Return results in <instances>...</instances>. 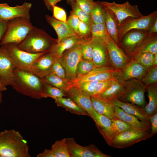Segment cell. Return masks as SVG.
Listing matches in <instances>:
<instances>
[{
    "instance_id": "6da1fadb",
    "label": "cell",
    "mask_w": 157,
    "mask_h": 157,
    "mask_svg": "<svg viewBox=\"0 0 157 157\" xmlns=\"http://www.w3.org/2000/svg\"><path fill=\"white\" fill-rule=\"evenodd\" d=\"M11 87L18 93L35 99L43 98L41 78L28 71L15 67Z\"/></svg>"
},
{
    "instance_id": "7a4b0ae2",
    "label": "cell",
    "mask_w": 157,
    "mask_h": 157,
    "mask_svg": "<svg viewBox=\"0 0 157 157\" xmlns=\"http://www.w3.org/2000/svg\"><path fill=\"white\" fill-rule=\"evenodd\" d=\"M27 141L14 129L0 132V157H30Z\"/></svg>"
},
{
    "instance_id": "3957f363",
    "label": "cell",
    "mask_w": 157,
    "mask_h": 157,
    "mask_svg": "<svg viewBox=\"0 0 157 157\" xmlns=\"http://www.w3.org/2000/svg\"><path fill=\"white\" fill-rule=\"evenodd\" d=\"M57 39L44 30L33 26L24 39L17 44L20 49L33 53L49 52L57 43Z\"/></svg>"
},
{
    "instance_id": "277c9868",
    "label": "cell",
    "mask_w": 157,
    "mask_h": 157,
    "mask_svg": "<svg viewBox=\"0 0 157 157\" xmlns=\"http://www.w3.org/2000/svg\"><path fill=\"white\" fill-rule=\"evenodd\" d=\"M33 26L30 19L24 17H18L9 21L0 46L10 43L18 44L24 39Z\"/></svg>"
},
{
    "instance_id": "5b68a950",
    "label": "cell",
    "mask_w": 157,
    "mask_h": 157,
    "mask_svg": "<svg viewBox=\"0 0 157 157\" xmlns=\"http://www.w3.org/2000/svg\"><path fill=\"white\" fill-rule=\"evenodd\" d=\"M151 137L149 131L132 128L115 136L107 144L115 148L123 149Z\"/></svg>"
},
{
    "instance_id": "8992f818",
    "label": "cell",
    "mask_w": 157,
    "mask_h": 157,
    "mask_svg": "<svg viewBox=\"0 0 157 157\" xmlns=\"http://www.w3.org/2000/svg\"><path fill=\"white\" fill-rule=\"evenodd\" d=\"M146 86L140 79L133 78L125 81L124 89L118 99L144 108L145 106Z\"/></svg>"
},
{
    "instance_id": "52a82bcc",
    "label": "cell",
    "mask_w": 157,
    "mask_h": 157,
    "mask_svg": "<svg viewBox=\"0 0 157 157\" xmlns=\"http://www.w3.org/2000/svg\"><path fill=\"white\" fill-rule=\"evenodd\" d=\"M83 43L77 44L65 50L58 59L65 69L66 79L69 82L76 77L77 66L82 58L81 46Z\"/></svg>"
},
{
    "instance_id": "ba28073f",
    "label": "cell",
    "mask_w": 157,
    "mask_h": 157,
    "mask_svg": "<svg viewBox=\"0 0 157 157\" xmlns=\"http://www.w3.org/2000/svg\"><path fill=\"white\" fill-rule=\"evenodd\" d=\"M13 61L16 67L31 72L32 66L40 57L48 52L30 53L19 49L17 44H8L4 45Z\"/></svg>"
},
{
    "instance_id": "9c48e42d",
    "label": "cell",
    "mask_w": 157,
    "mask_h": 157,
    "mask_svg": "<svg viewBox=\"0 0 157 157\" xmlns=\"http://www.w3.org/2000/svg\"><path fill=\"white\" fill-rule=\"evenodd\" d=\"M156 18L157 10L141 17L135 18L129 17L126 18L118 25V38L119 42L126 33L132 30L149 31Z\"/></svg>"
},
{
    "instance_id": "30bf717a",
    "label": "cell",
    "mask_w": 157,
    "mask_h": 157,
    "mask_svg": "<svg viewBox=\"0 0 157 157\" xmlns=\"http://www.w3.org/2000/svg\"><path fill=\"white\" fill-rule=\"evenodd\" d=\"M102 6L111 11L114 15L118 25L129 17L138 18L144 16L139 10L137 5H132L127 1L122 4L115 1L110 3L100 1Z\"/></svg>"
},
{
    "instance_id": "8fae6325",
    "label": "cell",
    "mask_w": 157,
    "mask_h": 157,
    "mask_svg": "<svg viewBox=\"0 0 157 157\" xmlns=\"http://www.w3.org/2000/svg\"><path fill=\"white\" fill-rule=\"evenodd\" d=\"M119 70L109 65L96 67L87 74L76 76L75 79L69 83V88L84 82L108 80L115 76Z\"/></svg>"
},
{
    "instance_id": "7c38bea8",
    "label": "cell",
    "mask_w": 157,
    "mask_h": 157,
    "mask_svg": "<svg viewBox=\"0 0 157 157\" xmlns=\"http://www.w3.org/2000/svg\"><path fill=\"white\" fill-rule=\"evenodd\" d=\"M15 64L4 45L0 47V79L6 86H12Z\"/></svg>"
},
{
    "instance_id": "4fadbf2b",
    "label": "cell",
    "mask_w": 157,
    "mask_h": 157,
    "mask_svg": "<svg viewBox=\"0 0 157 157\" xmlns=\"http://www.w3.org/2000/svg\"><path fill=\"white\" fill-rule=\"evenodd\" d=\"M70 157H110L103 153L95 145L83 146L76 143L74 138H66Z\"/></svg>"
},
{
    "instance_id": "5bb4252c",
    "label": "cell",
    "mask_w": 157,
    "mask_h": 157,
    "mask_svg": "<svg viewBox=\"0 0 157 157\" xmlns=\"http://www.w3.org/2000/svg\"><path fill=\"white\" fill-rule=\"evenodd\" d=\"M30 3L25 2L21 5L10 6L6 3H0V20L8 22L20 17L30 19Z\"/></svg>"
},
{
    "instance_id": "9a60e30c",
    "label": "cell",
    "mask_w": 157,
    "mask_h": 157,
    "mask_svg": "<svg viewBox=\"0 0 157 157\" xmlns=\"http://www.w3.org/2000/svg\"><path fill=\"white\" fill-rule=\"evenodd\" d=\"M149 34V31L132 30L123 36L119 42V46L130 55Z\"/></svg>"
},
{
    "instance_id": "2e32d148",
    "label": "cell",
    "mask_w": 157,
    "mask_h": 157,
    "mask_svg": "<svg viewBox=\"0 0 157 157\" xmlns=\"http://www.w3.org/2000/svg\"><path fill=\"white\" fill-rule=\"evenodd\" d=\"M64 91L65 97L72 100L92 118L95 110L92 104L90 96L74 86Z\"/></svg>"
},
{
    "instance_id": "e0dca14e",
    "label": "cell",
    "mask_w": 157,
    "mask_h": 157,
    "mask_svg": "<svg viewBox=\"0 0 157 157\" xmlns=\"http://www.w3.org/2000/svg\"><path fill=\"white\" fill-rule=\"evenodd\" d=\"M105 43L113 67L119 70H122L131 60L110 37Z\"/></svg>"
},
{
    "instance_id": "ac0fdd59",
    "label": "cell",
    "mask_w": 157,
    "mask_h": 157,
    "mask_svg": "<svg viewBox=\"0 0 157 157\" xmlns=\"http://www.w3.org/2000/svg\"><path fill=\"white\" fill-rule=\"evenodd\" d=\"M57 59L58 58L52 53H46L33 63L31 68V73L40 78L46 76L51 73L53 64Z\"/></svg>"
},
{
    "instance_id": "d6986e66",
    "label": "cell",
    "mask_w": 157,
    "mask_h": 157,
    "mask_svg": "<svg viewBox=\"0 0 157 157\" xmlns=\"http://www.w3.org/2000/svg\"><path fill=\"white\" fill-rule=\"evenodd\" d=\"M148 69L131 60L123 69L117 72L115 77L123 81L133 78L140 80Z\"/></svg>"
},
{
    "instance_id": "ffe728a7",
    "label": "cell",
    "mask_w": 157,
    "mask_h": 157,
    "mask_svg": "<svg viewBox=\"0 0 157 157\" xmlns=\"http://www.w3.org/2000/svg\"><path fill=\"white\" fill-rule=\"evenodd\" d=\"M92 61L96 67L109 65L108 52L105 42L98 38H92Z\"/></svg>"
},
{
    "instance_id": "44dd1931",
    "label": "cell",
    "mask_w": 157,
    "mask_h": 157,
    "mask_svg": "<svg viewBox=\"0 0 157 157\" xmlns=\"http://www.w3.org/2000/svg\"><path fill=\"white\" fill-rule=\"evenodd\" d=\"M91 38L83 37L78 34L65 38L56 44L49 52L53 53L58 58L61 56L63 52L76 44L83 43Z\"/></svg>"
},
{
    "instance_id": "7402d4cb",
    "label": "cell",
    "mask_w": 157,
    "mask_h": 157,
    "mask_svg": "<svg viewBox=\"0 0 157 157\" xmlns=\"http://www.w3.org/2000/svg\"><path fill=\"white\" fill-rule=\"evenodd\" d=\"M45 17L47 23L54 29L57 35V42L63 39L77 34L66 22L57 20L53 16L46 15Z\"/></svg>"
},
{
    "instance_id": "603a6c76",
    "label": "cell",
    "mask_w": 157,
    "mask_h": 157,
    "mask_svg": "<svg viewBox=\"0 0 157 157\" xmlns=\"http://www.w3.org/2000/svg\"><path fill=\"white\" fill-rule=\"evenodd\" d=\"M91 99L94 109L98 113L111 119L116 117L115 105L112 101L97 96H91Z\"/></svg>"
},
{
    "instance_id": "cb8c5ba5",
    "label": "cell",
    "mask_w": 157,
    "mask_h": 157,
    "mask_svg": "<svg viewBox=\"0 0 157 157\" xmlns=\"http://www.w3.org/2000/svg\"><path fill=\"white\" fill-rule=\"evenodd\" d=\"M112 101L114 104L122 109L126 113L137 117L140 121L150 124L149 119L143 108L135 104L115 99Z\"/></svg>"
},
{
    "instance_id": "d4e9b609",
    "label": "cell",
    "mask_w": 157,
    "mask_h": 157,
    "mask_svg": "<svg viewBox=\"0 0 157 157\" xmlns=\"http://www.w3.org/2000/svg\"><path fill=\"white\" fill-rule=\"evenodd\" d=\"M115 115L116 117L135 128L150 131V124L140 121L136 117L126 113L122 109L116 106H115Z\"/></svg>"
},
{
    "instance_id": "484cf974",
    "label": "cell",
    "mask_w": 157,
    "mask_h": 157,
    "mask_svg": "<svg viewBox=\"0 0 157 157\" xmlns=\"http://www.w3.org/2000/svg\"><path fill=\"white\" fill-rule=\"evenodd\" d=\"M124 85L125 81L119 80L116 77L105 91L96 96L111 101L118 99L123 92Z\"/></svg>"
},
{
    "instance_id": "4316f807",
    "label": "cell",
    "mask_w": 157,
    "mask_h": 157,
    "mask_svg": "<svg viewBox=\"0 0 157 157\" xmlns=\"http://www.w3.org/2000/svg\"><path fill=\"white\" fill-rule=\"evenodd\" d=\"M92 119L94 121L99 132L106 142L109 137L112 119L101 115L95 110Z\"/></svg>"
},
{
    "instance_id": "83f0119b",
    "label": "cell",
    "mask_w": 157,
    "mask_h": 157,
    "mask_svg": "<svg viewBox=\"0 0 157 157\" xmlns=\"http://www.w3.org/2000/svg\"><path fill=\"white\" fill-rule=\"evenodd\" d=\"M146 89L149 102L143 108L149 119L151 116L157 113V83L146 86Z\"/></svg>"
},
{
    "instance_id": "f1b7e54d",
    "label": "cell",
    "mask_w": 157,
    "mask_h": 157,
    "mask_svg": "<svg viewBox=\"0 0 157 157\" xmlns=\"http://www.w3.org/2000/svg\"><path fill=\"white\" fill-rule=\"evenodd\" d=\"M104 8L105 11V24L106 29L111 38L119 46L118 24L113 13L108 9Z\"/></svg>"
},
{
    "instance_id": "f546056e",
    "label": "cell",
    "mask_w": 157,
    "mask_h": 157,
    "mask_svg": "<svg viewBox=\"0 0 157 157\" xmlns=\"http://www.w3.org/2000/svg\"><path fill=\"white\" fill-rule=\"evenodd\" d=\"M140 52L157 53V33L149 34L130 56Z\"/></svg>"
},
{
    "instance_id": "4dcf8cb0",
    "label": "cell",
    "mask_w": 157,
    "mask_h": 157,
    "mask_svg": "<svg viewBox=\"0 0 157 157\" xmlns=\"http://www.w3.org/2000/svg\"><path fill=\"white\" fill-rule=\"evenodd\" d=\"M55 102L58 106L65 108L71 113L78 115H87L88 114L70 99L64 97L54 99Z\"/></svg>"
},
{
    "instance_id": "1f68e13d",
    "label": "cell",
    "mask_w": 157,
    "mask_h": 157,
    "mask_svg": "<svg viewBox=\"0 0 157 157\" xmlns=\"http://www.w3.org/2000/svg\"><path fill=\"white\" fill-rule=\"evenodd\" d=\"M40 78L43 83L52 85L63 91L69 88V82L67 80L63 79L52 73Z\"/></svg>"
},
{
    "instance_id": "d6a6232c",
    "label": "cell",
    "mask_w": 157,
    "mask_h": 157,
    "mask_svg": "<svg viewBox=\"0 0 157 157\" xmlns=\"http://www.w3.org/2000/svg\"><path fill=\"white\" fill-rule=\"evenodd\" d=\"M51 149L55 157H70L66 138L56 141L52 145Z\"/></svg>"
},
{
    "instance_id": "836d02e7",
    "label": "cell",
    "mask_w": 157,
    "mask_h": 157,
    "mask_svg": "<svg viewBox=\"0 0 157 157\" xmlns=\"http://www.w3.org/2000/svg\"><path fill=\"white\" fill-rule=\"evenodd\" d=\"M132 128H135L124 122L115 117L112 119L110 130L108 138L106 143H108L112 138L117 135Z\"/></svg>"
},
{
    "instance_id": "e575fe53",
    "label": "cell",
    "mask_w": 157,
    "mask_h": 157,
    "mask_svg": "<svg viewBox=\"0 0 157 157\" xmlns=\"http://www.w3.org/2000/svg\"><path fill=\"white\" fill-rule=\"evenodd\" d=\"M90 27L92 38H99L105 43L110 38L105 23H92Z\"/></svg>"
},
{
    "instance_id": "d590c367",
    "label": "cell",
    "mask_w": 157,
    "mask_h": 157,
    "mask_svg": "<svg viewBox=\"0 0 157 157\" xmlns=\"http://www.w3.org/2000/svg\"><path fill=\"white\" fill-rule=\"evenodd\" d=\"M42 95L43 98L50 97L54 99L66 96L64 91L62 90L51 85L43 82Z\"/></svg>"
},
{
    "instance_id": "8d00e7d4",
    "label": "cell",
    "mask_w": 157,
    "mask_h": 157,
    "mask_svg": "<svg viewBox=\"0 0 157 157\" xmlns=\"http://www.w3.org/2000/svg\"><path fill=\"white\" fill-rule=\"evenodd\" d=\"M131 60L149 68L153 66L154 54L145 52H140L132 56Z\"/></svg>"
},
{
    "instance_id": "74e56055",
    "label": "cell",
    "mask_w": 157,
    "mask_h": 157,
    "mask_svg": "<svg viewBox=\"0 0 157 157\" xmlns=\"http://www.w3.org/2000/svg\"><path fill=\"white\" fill-rule=\"evenodd\" d=\"M90 15L92 23H105V11L100 1H97L93 7Z\"/></svg>"
},
{
    "instance_id": "f35d334b",
    "label": "cell",
    "mask_w": 157,
    "mask_h": 157,
    "mask_svg": "<svg viewBox=\"0 0 157 157\" xmlns=\"http://www.w3.org/2000/svg\"><path fill=\"white\" fill-rule=\"evenodd\" d=\"M96 67L92 61L88 60L82 58L77 66L76 70V76L87 74Z\"/></svg>"
},
{
    "instance_id": "ab89813d",
    "label": "cell",
    "mask_w": 157,
    "mask_h": 157,
    "mask_svg": "<svg viewBox=\"0 0 157 157\" xmlns=\"http://www.w3.org/2000/svg\"><path fill=\"white\" fill-rule=\"evenodd\" d=\"M140 80L146 87L157 83V66H153L149 68Z\"/></svg>"
},
{
    "instance_id": "60d3db41",
    "label": "cell",
    "mask_w": 157,
    "mask_h": 157,
    "mask_svg": "<svg viewBox=\"0 0 157 157\" xmlns=\"http://www.w3.org/2000/svg\"><path fill=\"white\" fill-rule=\"evenodd\" d=\"M70 5L72 6V10L77 15L80 20L91 27L92 22L90 14L82 10L76 2L72 3Z\"/></svg>"
},
{
    "instance_id": "b9f144b4",
    "label": "cell",
    "mask_w": 157,
    "mask_h": 157,
    "mask_svg": "<svg viewBox=\"0 0 157 157\" xmlns=\"http://www.w3.org/2000/svg\"><path fill=\"white\" fill-rule=\"evenodd\" d=\"M99 81H87L76 84L73 86L92 96L94 95L95 87Z\"/></svg>"
},
{
    "instance_id": "7bdbcfd3",
    "label": "cell",
    "mask_w": 157,
    "mask_h": 157,
    "mask_svg": "<svg viewBox=\"0 0 157 157\" xmlns=\"http://www.w3.org/2000/svg\"><path fill=\"white\" fill-rule=\"evenodd\" d=\"M116 78L115 76L111 78L98 83L95 87L93 96H96L104 92Z\"/></svg>"
},
{
    "instance_id": "ee69618b",
    "label": "cell",
    "mask_w": 157,
    "mask_h": 157,
    "mask_svg": "<svg viewBox=\"0 0 157 157\" xmlns=\"http://www.w3.org/2000/svg\"><path fill=\"white\" fill-rule=\"evenodd\" d=\"M91 39L82 44L81 53L83 58L92 61L93 50L91 42Z\"/></svg>"
},
{
    "instance_id": "f6af8a7d",
    "label": "cell",
    "mask_w": 157,
    "mask_h": 157,
    "mask_svg": "<svg viewBox=\"0 0 157 157\" xmlns=\"http://www.w3.org/2000/svg\"><path fill=\"white\" fill-rule=\"evenodd\" d=\"M51 72L63 79H67L65 69L59 62L58 59H56L55 60L51 68Z\"/></svg>"
},
{
    "instance_id": "bcb514c9",
    "label": "cell",
    "mask_w": 157,
    "mask_h": 157,
    "mask_svg": "<svg viewBox=\"0 0 157 157\" xmlns=\"http://www.w3.org/2000/svg\"><path fill=\"white\" fill-rule=\"evenodd\" d=\"M75 1L80 8L90 14L92 8L97 2L93 0H75Z\"/></svg>"
},
{
    "instance_id": "7dc6e473",
    "label": "cell",
    "mask_w": 157,
    "mask_h": 157,
    "mask_svg": "<svg viewBox=\"0 0 157 157\" xmlns=\"http://www.w3.org/2000/svg\"><path fill=\"white\" fill-rule=\"evenodd\" d=\"M78 34L83 37L89 38H92L91 27L81 20L78 26Z\"/></svg>"
},
{
    "instance_id": "c3c4849f",
    "label": "cell",
    "mask_w": 157,
    "mask_h": 157,
    "mask_svg": "<svg viewBox=\"0 0 157 157\" xmlns=\"http://www.w3.org/2000/svg\"><path fill=\"white\" fill-rule=\"evenodd\" d=\"M80 21L77 15L72 10L71 11L66 22L77 34H78V28Z\"/></svg>"
},
{
    "instance_id": "681fc988",
    "label": "cell",
    "mask_w": 157,
    "mask_h": 157,
    "mask_svg": "<svg viewBox=\"0 0 157 157\" xmlns=\"http://www.w3.org/2000/svg\"><path fill=\"white\" fill-rule=\"evenodd\" d=\"M52 11L53 17L55 19L62 22H66L67 15L64 9L56 5L53 7Z\"/></svg>"
},
{
    "instance_id": "f907efd6",
    "label": "cell",
    "mask_w": 157,
    "mask_h": 157,
    "mask_svg": "<svg viewBox=\"0 0 157 157\" xmlns=\"http://www.w3.org/2000/svg\"><path fill=\"white\" fill-rule=\"evenodd\" d=\"M149 120L151 128L150 133L152 137L157 133V113L151 116Z\"/></svg>"
},
{
    "instance_id": "816d5d0a",
    "label": "cell",
    "mask_w": 157,
    "mask_h": 157,
    "mask_svg": "<svg viewBox=\"0 0 157 157\" xmlns=\"http://www.w3.org/2000/svg\"><path fill=\"white\" fill-rule=\"evenodd\" d=\"M7 22L0 20V46L1 41L6 30Z\"/></svg>"
},
{
    "instance_id": "f5cc1de1",
    "label": "cell",
    "mask_w": 157,
    "mask_h": 157,
    "mask_svg": "<svg viewBox=\"0 0 157 157\" xmlns=\"http://www.w3.org/2000/svg\"><path fill=\"white\" fill-rule=\"evenodd\" d=\"M62 0H43L47 8L49 10L52 11L53 7L56 3Z\"/></svg>"
},
{
    "instance_id": "db71d44e",
    "label": "cell",
    "mask_w": 157,
    "mask_h": 157,
    "mask_svg": "<svg viewBox=\"0 0 157 157\" xmlns=\"http://www.w3.org/2000/svg\"><path fill=\"white\" fill-rule=\"evenodd\" d=\"M37 157H55L51 149H45L42 153L38 154Z\"/></svg>"
},
{
    "instance_id": "11a10c76",
    "label": "cell",
    "mask_w": 157,
    "mask_h": 157,
    "mask_svg": "<svg viewBox=\"0 0 157 157\" xmlns=\"http://www.w3.org/2000/svg\"><path fill=\"white\" fill-rule=\"evenodd\" d=\"M149 32V34H151L157 33V18L151 26Z\"/></svg>"
},
{
    "instance_id": "9f6ffc18",
    "label": "cell",
    "mask_w": 157,
    "mask_h": 157,
    "mask_svg": "<svg viewBox=\"0 0 157 157\" xmlns=\"http://www.w3.org/2000/svg\"><path fill=\"white\" fill-rule=\"evenodd\" d=\"M7 90L6 86L3 85L1 82L0 79V92H2L6 91Z\"/></svg>"
},
{
    "instance_id": "6f0895ef",
    "label": "cell",
    "mask_w": 157,
    "mask_h": 157,
    "mask_svg": "<svg viewBox=\"0 0 157 157\" xmlns=\"http://www.w3.org/2000/svg\"><path fill=\"white\" fill-rule=\"evenodd\" d=\"M157 66V53L154 54L153 62V66Z\"/></svg>"
},
{
    "instance_id": "680465c9",
    "label": "cell",
    "mask_w": 157,
    "mask_h": 157,
    "mask_svg": "<svg viewBox=\"0 0 157 157\" xmlns=\"http://www.w3.org/2000/svg\"><path fill=\"white\" fill-rule=\"evenodd\" d=\"M3 96L2 92H0V105L1 104L3 101Z\"/></svg>"
},
{
    "instance_id": "91938a15",
    "label": "cell",
    "mask_w": 157,
    "mask_h": 157,
    "mask_svg": "<svg viewBox=\"0 0 157 157\" xmlns=\"http://www.w3.org/2000/svg\"><path fill=\"white\" fill-rule=\"evenodd\" d=\"M67 2L70 5L72 3L76 2L75 0H67Z\"/></svg>"
},
{
    "instance_id": "94428289",
    "label": "cell",
    "mask_w": 157,
    "mask_h": 157,
    "mask_svg": "<svg viewBox=\"0 0 157 157\" xmlns=\"http://www.w3.org/2000/svg\"></svg>"
}]
</instances>
